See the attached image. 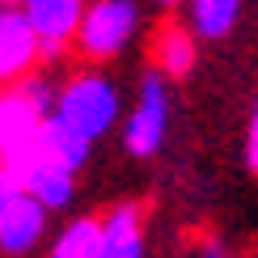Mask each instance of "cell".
Returning a JSON list of instances; mask_svg holds the SVG:
<instances>
[{"mask_svg": "<svg viewBox=\"0 0 258 258\" xmlns=\"http://www.w3.org/2000/svg\"><path fill=\"white\" fill-rule=\"evenodd\" d=\"M55 114L63 123H72L77 132H85L89 140H98L102 132H110L114 114H119V93L106 77H77L63 85V93L55 98Z\"/></svg>", "mask_w": 258, "mask_h": 258, "instance_id": "obj_1", "label": "cell"}, {"mask_svg": "<svg viewBox=\"0 0 258 258\" xmlns=\"http://www.w3.org/2000/svg\"><path fill=\"white\" fill-rule=\"evenodd\" d=\"M140 26V9L132 0H93L81 13L77 26V47L89 59H110L127 47V38L136 34Z\"/></svg>", "mask_w": 258, "mask_h": 258, "instance_id": "obj_2", "label": "cell"}, {"mask_svg": "<svg viewBox=\"0 0 258 258\" xmlns=\"http://www.w3.org/2000/svg\"><path fill=\"white\" fill-rule=\"evenodd\" d=\"M165 127H169V93H165V77L161 72H148L140 81V102L132 110V119L123 127V144L127 153L136 157H153L165 140Z\"/></svg>", "mask_w": 258, "mask_h": 258, "instance_id": "obj_3", "label": "cell"}, {"mask_svg": "<svg viewBox=\"0 0 258 258\" xmlns=\"http://www.w3.org/2000/svg\"><path fill=\"white\" fill-rule=\"evenodd\" d=\"M21 13H26L30 30L38 38V55L55 59L72 38H77L85 0H21Z\"/></svg>", "mask_w": 258, "mask_h": 258, "instance_id": "obj_4", "label": "cell"}, {"mask_svg": "<svg viewBox=\"0 0 258 258\" xmlns=\"http://www.w3.org/2000/svg\"><path fill=\"white\" fill-rule=\"evenodd\" d=\"M38 63V38L21 5H0V85L21 81Z\"/></svg>", "mask_w": 258, "mask_h": 258, "instance_id": "obj_5", "label": "cell"}, {"mask_svg": "<svg viewBox=\"0 0 258 258\" xmlns=\"http://www.w3.org/2000/svg\"><path fill=\"white\" fill-rule=\"evenodd\" d=\"M42 224H47V208L34 195L17 190V199L0 212V250L5 254H26L42 237Z\"/></svg>", "mask_w": 258, "mask_h": 258, "instance_id": "obj_6", "label": "cell"}, {"mask_svg": "<svg viewBox=\"0 0 258 258\" xmlns=\"http://www.w3.org/2000/svg\"><path fill=\"white\" fill-rule=\"evenodd\" d=\"M38 144H42V157H51L55 165H63V169H77L89 161V148H93V140L85 136V132H77L72 123H63L55 110L42 119V127H38Z\"/></svg>", "mask_w": 258, "mask_h": 258, "instance_id": "obj_7", "label": "cell"}, {"mask_svg": "<svg viewBox=\"0 0 258 258\" xmlns=\"http://www.w3.org/2000/svg\"><path fill=\"white\" fill-rule=\"evenodd\" d=\"M17 182H21L26 195H34L42 203V208H63V203L72 199V169L55 165V161L42 157V153L17 174Z\"/></svg>", "mask_w": 258, "mask_h": 258, "instance_id": "obj_8", "label": "cell"}, {"mask_svg": "<svg viewBox=\"0 0 258 258\" xmlns=\"http://www.w3.org/2000/svg\"><path fill=\"white\" fill-rule=\"evenodd\" d=\"M98 258H144V237H140V208L123 203L102 224V250Z\"/></svg>", "mask_w": 258, "mask_h": 258, "instance_id": "obj_9", "label": "cell"}, {"mask_svg": "<svg viewBox=\"0 0 258 258\" xmlns=\"http://www.w3.org/2000/svg\"><path fill=\"white\" fill-rule=\"evenodd\" d=\"M157 63L165 77H186L190 68H195V38H190V30L182 26H161L157 34Z\"/></svg>", "mask_w": 258, "mask_h": 258, "instance_id": "obj_10", "label": "cell"}, {"mask_svg": "<svg viewBox=\"0 0 258 258\" xmlns=\"http://www.w3.org/2000/svg\"><path fill=\"white\" fill-rule=\"evenodd\" d=\"M241 17V0H190V21L199 38H224Z\"/></svg>", "mask_w": 258, "mask_h": 258, "instance_id": "obj_11", "label": "cell"}, {"mask_svg": "<svg viewBox=\"0 0 258 258\" xmlns=\"http://www.w3.org/2000/svg\"><path fill=\"white\" fill-rule=\"evenodd\" d=\"M102 250V224L98 220H77L59 233L51 258H98Z\"/></svg>", "mask_w": 258, "mask_h": 258, "instance_id": "obj_12", "label": "cell"}, {"mask_svg": "<svg viewBox=\"0 0 258 258\" xmlns=\"http://www.w3.org/2000/svg\"><path fill=\"white\" fill-rule=\"evenodd\" d=\"M245 165H250V174H258V102L250 110V123H245Z\"/></svg>", "mask_w": 258, "mask_h": 258, "instance_id": "obj_13", "label": "cell"}, {"mask_svg": "<svg viewBox=\"0 0 258 258\" xmlns=\"http://www.w3.org/2000/svg\"><path fill=\"white\" fill-rule=\"evenodd\" d=\"M17 190H21V182H17L13 174H9V169H5V165H0V212H5V208H9V203H13V199H17Z\"/></svg>", "mask_w": 258, "mask_h": 258, "instance_id": "obj_14", "label": "cell"}, {"mask_svg": "<svg viewBox=\"0 0 258 258\" xmlns=\"http://www.w3.org/2000/svg\"><path fill=\"white\" fill-rule=\"evenodd\" d=\"M203 258H229V254H224V245H208V250H203Z\"/></svg>", "mask_w": 258, "mask_h": 258, "instance_id": "obj_15", "label": "cell"}, {"mask_svg": "<svg viewBox=\"0 0 258 258\" xmlns=\"http://www.w3.org/2000/svg\"><path fill=\"white\" fill-rule=\"evenodd\" d=\"M157 5H178V0H157Z\"/></svg>", "mask_w": 258, "mask_h": 258, "instance_id": "obj_16", "label": "cell"}, {"mask_svg": "<svg viewBox=\"0 0 258 258\" xmlns=\"http://www.w3.org/2000/svg\"><path fill=\"white\" fill-rule=\"evenodd\" d=\"M0 5H21V0H0Z\"/></svg>", "mask_w": 258, "mask_h": 258, "instance_id": "obj_17", "label": "cell"}]
</instances>
